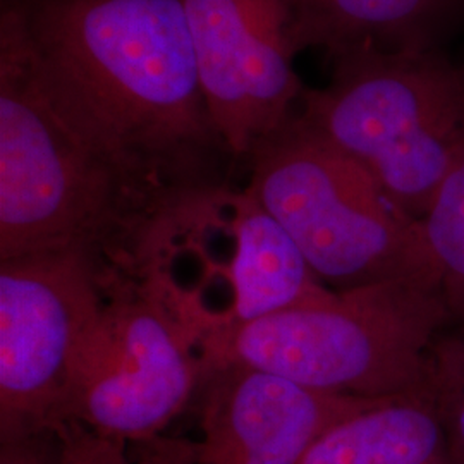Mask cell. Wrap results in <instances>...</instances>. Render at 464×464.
<instances>
[{
    "label": "cell",
    "mask_w": 464,
    "mask_h": 464,
    "mask_svg": "<svg viewBox=\"0 0 464 464\" xmlns=\"http://www.w3.org/2000/svg\"><path fill=\"white\" fill-rule=\"evenodd\" d=\"M11 7L47 82L107 149L178 191L227 184L214 167L231 151L207 105L181 0Z\"/></svg>",
    "instance_id": "obj_1"
},
{
    "label": "cell",
    "mask_w": 464,
    "mask_h": 464,
    "mask_svg": "<svg viewBox=\"0 0 464 464\" xmlns=\"http://www.w3.org/2000/svg\"><path fill=\"white\" fill-rule=\"evenodd\" d=\"M178 191L84 128L50 86L7 5L0 21V260L71 251L111 295L149 279L150 245Z\"/></svg>",
    "instance_id": "obj_2"
},
{
    "label": "cell",
    "mask_w": 464,
    "mask_h": 464,
    "mask_svg": "<svg viewBox=\"0 0 464 464\" xmlns=\"http://www.w3.org/2000/svg\"><path fill=\"white\" fill-rule=\"evenodd\" d=\"M452 327L435 270L334 291L201 343V365L243 363L306 389L362 399L425 392Z\"/></svg>",
    "instance_id": "obj_3"
},
{
    "label": "cell",
    "mask_w": 464,
    "mask_h": 464,
    "mask_svg": "<svg viewBox=\"0 0 464 464\" xmlns=\"http://www.w3.org/2000/svg\"><path fill=\"white\" fill-rule=\"evenodd\" d=\"M332 61L331 83L304 88L298 116L420 220L464 162V64L444 50H358Z\"/></svg>",
    "instance_id": "obj_4"
},
{
    "label": "cell",
    "mask_w": 464,
    "mask_h": 464,
    "mask_svg": "<svg viewBox=\"0 0 464 464\" xmlns=\"http://www.w3.org/2000/svg\"><path fill=\"white\" fill-rule=\"evenodd\" d=\"M245 189L334 291L435 270L420 220L363 167L308 128L296 109L246 157Z\"/></svg>",
    "instance_id": "obj_5"
},
{
    "label": "cell",
    "mask_w": 464,
    "mask_h": 464,
    "mask_svg": "<svg viewBox=\"0 0 464 464\" xmlns=\"http://www.w3.org/2000/svg\"><path fill=\"white\" fill-rule=\"evenodd\" d=\"M193 346L147 285L111 296L74 351L61 423L128 442L162 437L198 392L203 365Z\"/></svg>",
    "instance_id": "obj_6"
},
{
    "label": "cell",
    "mask_w": 464,
    "mask_h": 464,
    "mask_svg": "<svg viewBox=\"0 0 464 464\" xmlns=\"http://www.w3.org/2000/svg\"><path fill=\"white\" fill-rule=\"evenodd\" d=\"M109 298L80 253L0 260V440L63 421L74 351Z\"/></svg>",
    "instance_id": "obj_7"
},
{
    "label": "cell",
    "mask_w": 464,
    "mask_h": 464,
    "mask_svg": "<svg viewBox=\"0 0 464 464\" xmlns=\"http://www.w3.org/2000/svg\"><path fill=\"white\" fill-rule=\"evenodd\" d=\"M199 80L217 131L234 159L295 112L304 86L293 0H181Z\"/></svg>",
    "instance_id": "obj_8"
},
{
    "label": "cell",
    "mask_w": 464,
    "mask_h": 464,
    "mask_svg": "<svg viewBox=\"0 0 464 464\" xmlns=\"http://www.w3.org/2000/svg\"><path fill=\"white\" fill-rule=\"evenodd\" d=\"M195 464H301L335 423L383 399L306 389L243 363L203 370Z\"/></svg>",
    "instance_id": "obj_9"
},
{
    "label": "cell",
    "mask_w": 464,
    "mask_h": 464,
    "mask_svg": "<svg viewBox=\"0 0 464 464\" xmlns=\"http://www.w3.org/2000/svg\"><path fill=\"white\" fill-rule=\"evenodd\" d=\"M227 220L232 253L224 274L231 306L226 325L216 334L331 293L291 236L245 188L227 189Z\"/></svg>",
    "instance_id": "obj_10"
},
{
    "label": "cell",
    "mask_w": 464,
    "mask_h": 464,
    "mask_svg": "<svg viewBox=\"0 0 464 464\" xmlns=\"http://www.w3.org/2000/svg\"><path fill=\"white\" fill-rule=\"evenodd\" d=\"M299 52L442 50L464 28V0H293Z\"/></svg>",
    "instance_id": "obj_11"
},
{
    "label": "cell",
    "mask_w": 464,
    "mask_h": 464,
    "mask_svg": "<svg viewBox=\"0 0 464 464\" xmlns=\"http://www.w3.org/2000/svg\"><path fill=\"white\" fill-rule=\"evenodd\" d=\"M301 464H464L430 399H383L335 423Z\"/></svg>",
    "instance_id": "obj_12"
},
{
    "label": "cell",
    "mask_w": 464,
    "mask_h": 464,
    "mask_svg": "<svg viewBox=\"0 0 464 464\" xmlns=\"http://www.w3.org/2000/svg\"><path fill=\"white\" fill-rule=\"evenodd\" d=\"M420 224L452 329L464 331V162L439 188Z\"/></svg>",
    "instance_id": "obj_13"
},
{
    "label": "cell",
    "mask_w": 464,
    "mask_h": 464,
    "mask_svg": "<svg viewBox=\"0 0 464 464\" xmlns=\"http://www.w3.org/2000/svg\"><path fill=\"white\" fill-rule=\"evenodd\" d=\"M63 464H195L197 442L159 437L128 442L103 437L78 421L57 425Z\"/></svg>",
    "instance_id": "obj_14"
},
{
    "label": "cell",
    "mask_w": 464,
    "mask_h": 464,
    "mask_svg": "<svg viewBox=\"0 0 464 464\" xmlns=\"http://www.w3.org/2000/svg\"><path fill=\"white\" fill-rule=\"evenodd\" d=\"M425 394L440 416L454 452L464 463V331L450 327L435 341Z\"/></svg>",
    "instance_id": "obj_15"
},
{
    "label": "cell",
    "mask_w": 464,
    "mask_h": 464,
    "mask_svg": "<svg viewBox=\"0 0 464 464\" xmlns=\"http://www.w3.org/2000/svg\"><path fill=\"white\" fill-rule=\"evenodd\" d=\"M0 464H63L57 431L0 440Z\"/></svg>",
    "instance_id": "obj_16"
}]
</instances>
